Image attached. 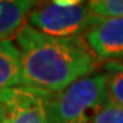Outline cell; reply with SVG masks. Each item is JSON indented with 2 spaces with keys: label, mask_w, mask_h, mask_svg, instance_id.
Wrapping results in <instances>:
<instances>
[{
  "label": "cell",
  "mask_w": 123,
  "mask_h": 123,
  "mask_svg": "<svg viewBox=\"0 0 123 123\" xmlns=\"http://www.w3.org/2000/svg\"><path fill=\"white\" fill-rule=\"evenodd\" d=\"M23 86L21 55L12 41H0V90Z\"/></svg>",
  "instance_id": "cell-7"
},
{
  "label": "cell",
  "mask_w": 123,
  "mask_h": 123,
  "mask_svg": "<svg viewBox=\"0 0 123 123\" xmlns=\"http://www.w3.org/2000/svg\"><path fill=\"white\" fill-rule=\"evenodd\" d=\"M51 96L52 93L30 86L0 90V104L3 107L1 123H49Z\"/></svg>",
  "instance_id": "cell-4"
},
{
  "label": "cell",
  "mask_w": 123,
  "mask_h": 123,
  "mask_svg": "<svg viewBox=\"0 0 123 123\" xmlns=\"http://www.w3.org/2000/svg\"><path fill=\"white\" fill-rule=\"evenodd\" d=\"M92 123H123V107L108 101Z\"/></svg>",
  "instance_id": "cell-10"
},
{
  "label": "cell",
  "mask_w": 123,
  "mask_h": 123,
  "mask_svg": "<svg viewBox=\"0 0 123 123\" xmlns=\"http://www.w3.org/2000/svg\"><path fill=\"white\" fill-rule=\"evenodd\" d=\"M105 90L108 101L123 107V64L120 62H110L104 64Z\"/></svg>",
  "instance_id": "cell-8"
},
{
  "label": "cell",
  "mask_w": 123,
  "mask_h": 123,
  "mask_svg": "<svg viewBox=\"0 0 123 123\" xmlns=\"http://www.w3.org/2000/svg\"><path fill=\"white\" fill-rule=\"evenodd\" d=\"M122 64H123V63H122Z\"/></svg>",
  "instance_id": "cell-12"
},
{
  "label": "cell",
  "mask_w": 123,
  "mask_h": 123,
  "mask_svg": "<svg viewBox=\"0 0 123 123\" xmlns=\"http://www.w3.org/2000/svg\"><path fill=\"white\" fill-rule=\"evenodd\" d=\"M88 7L98 18H123V0H92Z\"/></svg>",
  "instance_id": "cell-9"
},
{
  "label": "cell",
  "mask_w": 123,
  "mask_h": 123,
  "mask_svg": "<svg viewBox=\"0 0 123 123\" xmlns=\"http://www.w3.org/2000/svg\"><path fill=\"white\" fill-rule=\"evenodd\" d=\"M15 45L21 55L23 86L57 93L98 67L84 38H53L29 23L17 33Z\"/></svg>",
  "instance_id": "cell-1"
},
{
  "label": "cell",
  "mask_w": 123,
  "mask_h": 123,
  "mask_svg": "<svg viewBox=\"0 0 123 123\" xmlns=\"http://www.w3.org/2000/svg\"><path fill=\"white\" fill-rule=\"evenodd\" d=\"M108 103L105 77L93 73L52 93L48 105L49 123H92Z\"/></svg>",
  "instance_id": "cell-2"
},
{
  "label": "cell",
  "mask_w": 123,
  "mask_h": 123,
  "mask_svg": "<svg viewBox=\"0 0 123 123\" xmlns=\"http://www.w3.org/2000/svg\"><path fill=\"white\" fill-rule=\"evenodd\" d=\"M1 118H3V107L0 104V123H1Z\"/></svg>",
  "instance_id": "cell-11"
},
{
  "label": "cell",
  "mask_w": 123,
  "mask_h": 123,
  "mask_svg": "<svg viewBox=\"0 0 123 123\" xmlns=\"http://www.w3.org/2000/svg\"><path fill=\"white\" fill-rule=\"evenodd\" d=\"M84 41L97 60L123 59V18H98L84 34Z\"/></svg>",
  "instance_id": "cell-5"
},
{
  "label": "cell",
  "mask_w": 123,
  "mask_h": 123,
  "mask_svg": "<svg viewBox=\"0 0 123 123\" xmlns=\"http://www.w3.org/2000/svg\"><path fill=\"white\" fill-rule=\"evenodd\" d=\"M29 25L36 30L53 38H77L85 34L98 17L93 15L88 3L79 1L74 6H62L55 1L41 3L29 14Z\"/></svg>",
  "instance_id": "cell-3"
},
{
  "label": "cell",
  "mask_w": 123,
  "mask_h": 123,
  "mask_svg": "<svg viewBox=\"0 0 123 123\" xmlns=\"http://www.w3.org/2000/svg\"><path fill=\"white\" fill-rule=\"evenodd\" d=\"M36 6L34 0H0V41L17 36Z\"/></svg>",
  "instance_id": "cell-6"
}]
</instances>
